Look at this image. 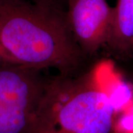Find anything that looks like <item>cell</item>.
Masks as SVG:
<instances>
[{
  "mask_svg": "<svg viewBox=\"0 0 133 133\" xmlns=\"http://www.w3.org/2000/svg\"><path fill=\"white\" fill-rule=\"evenodd\" d=\"M0 44L13 64L39 70L68 73L81 58L66 12L29 0H0Z\"/></svg>",
  "mask_w": 133,
  "mask_h": 133,
  "instance_id": "cell-1",
  "label": "cell"
},
{
  "mask_svg": "<svg viewBox=\"0 0 133 133\" xmlns=\"http://www.w3.org/2000/svg\"><path fill=\"white\" fill-rule=\"evenodd\" d=\"M116 109L95 71L47 81L28 133H114Z\"/></svg>",
  "mask_w": 133,
  "mask_h": 133,
  "instance_id": "cell-2",
  "label": "cell"
},
{
  "mask_svg": "<svg viewBox=\"0 0 133 133\" xmlns=\"http://www.w3.org/2000/svg\"><path fill=\"white\" fill-rule=\"evenodd\" d=\"M38 71L0 65V133H28L46 83Z\"/></svg>",
  "mask_w": 133,
  "mask_h": 133,
  "instance_id": "cell-3",
  "label": "cell"
},
{
  "mask_svg": "<svg viewBox=\"0 0 133 133\" xmlns=\"http://www.w3.org/2000/svg\"><path fill=\"white\" fill-rule=\"evenodd\" d=\"M66 21L81 50L93 53L107 44L113 15L107 0H66Z\"/></svg>",
  "mask_w": 133,
  "mask_h": 133,
  "instance_id": "cell-4",
  "label": "cell"
},
{
  "mask_svg": "<svg viewBox=\"0 0 133 133\" xmlns=\"http://www.w3.org/2000/svg\"><path fill=\"white\" fill-rule=\"evenodd\" d=\"M107 44L121 53L133 50V0H117Z\"/></svg>",
  "mask_w": 133,
  "mask_h": 133,
  "instance_id": "cell-5",
  "label": "cell"
},
{
  "mask_svg": "<svg viewBox=\"0 0 133 133\" xmlns=\"http://www.w3.org/2000/svg\"><path fill=\"white\" fill-rule=\"evenodd\" d=\"M29 1L44 7L60 10H63L62 9V1L66 2V0H29Z\"/></svg>",
  "mask_w": 133,
  "mask_h": 133,
  "instance_id": "cell-6",
  "label": "cell"
},
{
  "mask_svg": "<svg viewBox=\"0 0 133 133\" xmlns=\"http://www.w3.org/2000/svg\"><path fill=\"white\" fill-rule=\"evenodd\" d=\"M13 64V62L11 61V59L10 58L8 55L7 54V52H5L4 48H2V44H0V65L2 64Z\"/></svg>",
  "mask_w": 133,
  "mask_h": 133,
  "instance_id": "cell-7",
  "label": "cell"
}]
</instances>
